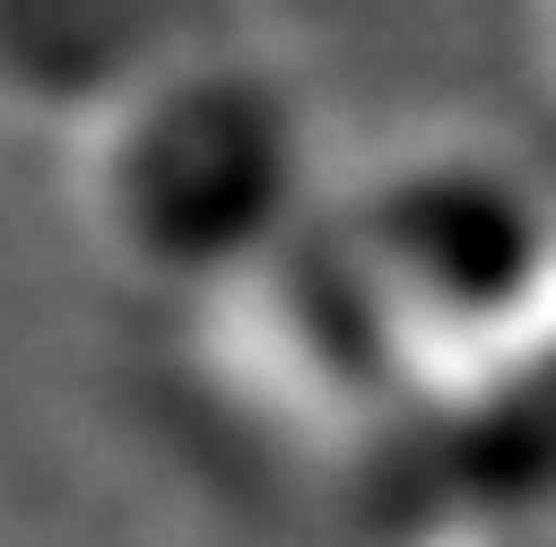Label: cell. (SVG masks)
Masks as SVG:
<instances>
[{
  "instance_id": "6da1fadb",
  "label": "cell",
  "mask_w": 556,
  "mask_h": 547,
  "mask_svg": "<svg viewBox=\"0 0 556 547\" xmlns=\"http://www.w3.org/2000/svg\"><path fill=\"white\" fill-rule=\"evenodd\" d=\"M87 200L113 252L165 287L261 278L313 226L304 104L217 43L96 122Z\"/></svg>"
},
{
  "instance_id": "7a4b0ae2",
  "label": "cell",
  "mask_w": 556,
  "mask_h": 547,
  "mask_svg": "<svg viewBox=\"0 0 556 547\" xmlns=\"http://www.w3.org/2000/svg\"><path fill=\"white\" fill-rule=\"evenodd\" d=\"M339 243L408 347L495 356L539 330L556 287V208L486 148H417L382 165L339 217Z\"/></svg>"
},
{
  "instance_id": "3957f363",
  "label": "cell",
  "mask_w": 556,
  "mask_h": 547,
  "mask_svg": "<svg viewBox=\"0 0 556 547\" xmlns=\"http://www.w3.org/2000/svg\"><path fill=\"white\" fill-rule=\"evenodd\" d=\"M200 52L208 0H0V96L52 122H104Z\"/></svg>"
},
{
  "instance_id": "277c9868",
  "label": "cell",
  "mask_w": 556,
  "mask_h": 547,
  "mask_svg": "<svg viewBox=\"0 0 556 547\" xmlns=\"http://www.w3.org/2000/svg\"><path fill=\"white\" fill-rule=\"evenodd\" d=\"M443 451L469 504L513 512V521L556 512V330L547 321L486 356V373L452 408Z\"/></svg>"
}]
</instances>
